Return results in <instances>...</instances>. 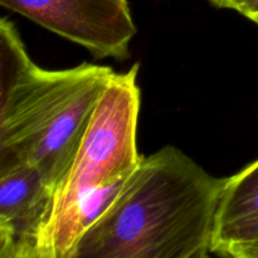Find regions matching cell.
Returning a JSON list of instances; mask_svg holds the SVG:
<instances>
[{
	"label": "cell",
	"instance_id": "1",
	"mask_svg": "<svg viewBox=\"0 0 258 258\" xmlns=\"http://www.w3.org/2000/svg\"><path fill=\"white\" fill-rule=\"evenodd\" d=\"M224 181L174 146L143 156L68 258H198L208 253Z\"/></svg>",
	"mask_w": 258,
	"mask_h": 258
},
{
	"label": "cell",
	"instance_id": "2",
	"mask_svg": "<svg viewBox=\"0 0 258 258\" xmlns=\"http://www.w3.org/2000/svg\"><path fill=\"white\" fill-rule=\"evenodd\" d=\"M115 73L91 63L44 70L29 57L14 23L3 18L0 165L30 164L57 185Z\"/></svg>",
	"mask_w": 258,
	"mask_h": 258
},
{
	"label": "cell",
	"instance_id": "3",
	"mask_svg": "<svg viewBox=\"0 0 258 258\" xmlns=\"http://www.w3.org/2000/svg\"><path fill=\"white\" fill-rule=\"evenodd\" d=\"M139 66L115 73L91 116L70 168L53 191L38 237L49 258H68L88 227L111 206L140 165Z\"/></svg>",
	"mask_w": 258,
	"mask_h": 258
},
{
	"label": "cell",
	"instance_id": "4",
	"mask_svg": "<svg viewBox=\"0 0 258 258\" xmlns=\"http://www.w3.org/2000/svg\"><path fill=\"white\" fill-rule=\"evenodd\" d=\"M0 4L98 58L126 59L138 32L127 0H0Z\"/></svg>",
	"mask_w": 258,
	"mask_h": 258
},
{
	"label": "cell",
	"instance_id": "5",
	"mask_svg": "<svg viewBox=\"0 0 258 258\" xmlns=\"http://www.w3.org/2000/svg\"><path fill=\"white\" fill-rule=\"evenodd\" d=\"M54 186L27 163L0 165V248L38 246Z\"/></svg>",
	"mask_w": 258,
	"mask_h": 258
},
{
	"label": "cell",
	"instance_id": "6",
	"mask_svg": "<svg viewBox=\"0 0 258 258\" xmlns=\"http://www.w3.org/2000/svg\"><path fill=\"white\" fill-rule=\"evenodd\" d=\"M258 237V159L226 179L214 226L213 253Z\"/></svg>",
	"mask_w": 258,
	"mask_h": 258
},
{
	"label": "cell",
	"instance_id": "7",
	"mask_svg": "<svg viewBox=\"0 0 258 258\" xmlns=\"http://www.w3.org/2000/svg\"><path fill=\"white\" fill-rule=\"evenodd\" d=\"M221 254L231 258H258V237L249 239V241L233 244Z\"/></svg>",
	"mask_w": 258,
	"mask_h": 258
},
{
	"label": "cell",
	"instance_id": "8",
	"mask_svg": "<svg viewBox=\"0 0 258 258\" xmlns=\"http://www.w3.org/2000/svg\"><path fill=\"white\" fill-rule=\"evenodd\" d=\"M0 258H49L45 256L37 244L0 248Z\"/></svg>",
	"mask_w": 258,
	"mask_h": 258
},
{
	"label": "cell",
	"instance_id": "9",
	"mask_svg": "<svg viewBox=\"0 0 258 258\" xmlns=\"http://www.w3.org/2000/svg\"><path fill=\"white\" fill-rule=\"evenodd\" d=\"M238 13L258 25V0H249Z\"/></svg>",
	"mask_w": 258,
	"mask_h": 258
},
{
	"label": "cell",
	"instance_id": "10",
	"mask_svg": "<svg viewBox=\"0 0 258 258\" xmlns=\"http://www.w3.org/2000/svg\"><path fill=\"white\" fill-rule=\"evenodd\" d=\"M212 4H214L218 8H223V9H232L239 12L249 0H208Z\"/></svg>",
	"mask_w": 258,
	"mask_h": 258
},
{
	"label": "cell",
	"instance_id": "11",
	"mask_svg": "<svg viewBox=\"0 0 258 258\" xmlns=\"http://www.w3.org/2000/svg\"><path fill=\"white\" fill-rule=\"evenodd\" d=\"M198 258H231V257L224 256V254H217V253H213V252H208V253L202 254V256H199Z\"/></svg>",
	"mask_w": 258,
	"mask_h": 258
}]
</instances>
